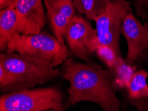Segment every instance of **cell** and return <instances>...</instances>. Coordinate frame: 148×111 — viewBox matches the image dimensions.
Instances as JSON below:
<instances>
[{
    "mask_svg": "<svg viewBox=\"0 0 148 111\" xmlns=\"http://www.w3.org/2000/svg\"><path fill=\"white\" fill-rule=\"evenodd\" d=\"M18 33V20L14 7L10 6L0 12V51L6 52L11 39Z\"/></svg>",
    "mask_w": 148,
    "mask_h": 111,
    "instance_id": "obj_11",
    "label": "cell"
},
{
    "mask_svg": "<svg viewBox=\"0 0 148 111\" xmlns=\"http://www.w3.org/2000/svg\"><path fill=\"white\" fill-rule=\"evenodd\" d=\"M65 43L72 53L85 62L100 45L97 31L92 26L89 19L81 14L72 18L66 28Z\"/></svg>",
    "mask_w": 148,
    "mask_h": 111,
    "instance_id": "obj_6",
    "label": "cell"
},
{
    "mask_svg": "<svg viewBox=\"0 0 148 111\" xmlns=\"http://www.w3.org/2000/svg\"><path fill=\"white\" fill-rule=\"evenodd\" d=\"M43 3L54 35L65 44L66 28L77 12L73 0H43Z\"/></svg>",
    "mask_w": 148,
    "mask_h": 111,
    "instance_id": "obj_9",
    "label": "cell"
},
{
    "mask_svg": "<svg viewBox=\"0 0 148 111\" xmlns=\"http://www.w3.org/2000/svg\"><path fill=\"white\" fill-rule=\"evenodd\" d=\"M132 5L127 0H110L102 15L95 20L100 45L111 47L121 56V29L127 13L133 11Z\"/></svg>",
    "mask_w": 148,
    "mask_h": 111,
    "instance_id": "obj_5",
    "label": "cell"
},
{
    "mask_svg": "<svg viewBox=\"0 0 148 111\" xmlns=\"http://www.w3.org/2000/svg\"><path fill=\"white\" fill-rule=\"evenodd\" d=\"M43 0H16L18 33L28 35L42 31L46 24Z\"/></svg>",
    "mask_w": 148,
    "mask_h": 111,
    "instance_id": "obj_8",
    "label": "cell"
},
{
    "mask_svg": "<svg viewBox=\"0 0 148 111\" xmlns=\"http://www.w3.org/2000/svg\"><path fill=\"white\" fill-rule=\"evenodd\" d=\"M121 35L127 42V63L135 66L148 60V22H141L130 11L123 22Z\"/></svg>",
    "mask_w": 148,
    "mask_h": 111,
    "instance_id": "obj_7",
    "label": "cell"
},
{
    "mask_svg": "<svg viewBox=\"0 0 148 111\" xmlns=\"http://www.w3.org/2000/svg\"><path fill=\"white\" fill-rule=\"evenodd\" d=\"M0 65L12 75L13 91L31 89L59 76V70L46 61L17 52H1Z\"/></svg>",
    "mask_w": 148,
    "mask_h": 111,
    "instance_id": "obj_2",
    "label": "cell"
},
{
    "mask_svg": "<svg viewBox=\"0 0 148 111\" xmlns=\"http://www.w3.org/2000/svg\"><path fill=\"white\" fill-rule=\"evenodd\" d=\"M62 75L70 84L68 94L71 105L88 101L104 111L120 110L118 89L108 69L90 61L79 63L68 58L62 64Z\"/></svg>",
    "mask_w": 148,
    "mask_h": 111,
    "instance_id": "obj_1",
    "label": "cell"
},
{
    "mask_svg": "<svg viewBox=\"0 0 148 111\" xmlns=\"http://www.w3.org/2000/svg\"><path fill=\"white\" fill-rule=\"evenodd\" d=\"M63 98L55 87L23 89L0 97V111H62Z\"/></svg>",
    "mask_w": 148,
    "mask_h": 111,
    "instance_id": "obj_4",
    "label": "cell"
},
{
    "mask_svg": "<svg viewBox=\"0 0 148 111\" xmlns=\"http://www.w3.org/2000/svg\"><path fill=\"white\" fill-rule=\"evenodd\" d=\"M16 0H0V8L1 10L5 9L8 7L13 6Z\"/></svg>",
    "mask_w": 148,
    "mask_h": 111,
    "instance_id": "obj_16",
    "label": "cell"
},
{
    "mask_svg": "<svg viewBox=\"0 0 148 111\" xmlns=\"http://www.w3.org/2000/svg\"><path fill=\"white\" fill-rule=\"evenodd\" d=\"M110 1V0H73L77 12L94 21L102 15Z\"/></svg>",
    "mask_w": 148,
    "mask_h": 111,
    "instance_id": "obj_12",
    "label": "cell"
},
{
    "mask_svg": "<svg viewBox=\"0 0 148 111\" xmlns=\"http://www.w3.org/2000/svg\"><path fill=\"white\" fill-rule=\"evenodd\" d=\"M95 53L109 70L112 69L119 57H122L111 47L102 45H100L96 48Z\"/></svg>",
    "mask_w": 148,
    "mask_h": 111,
    "instance_id": "obj_14",
    "label": "cell"
},
{
    "mask_svg": "<svg viewBox=\"0 0 148 111\" xmlns=\"http://www.w3.org/2000/svg\"><path fill=\"white\" fill-rule=\"evenodd\" d=\"M8 51L34 57L55 67L63 64L69 57L66 45L47 31L28 35L15 33L9 43Z\"/></svg>",
    "mask_w": 148,
    "mask_h": 111,
    "instance_id": "obj_3",
    "label": "cell"
},
{
    "mask_svg": "<svg viewBox=\"0 0 148 111\" xmlns=\"http://www.w3.org/2000/svg\"><path fill=\"white\" fill-rule=\"evenodd\" d=\"M118 89H127L130 81L137 69L134 65L130 64L122 57H119L116 65L111 70Z\"/></svg>",
    "mask_w": 148,
    "mask_h": 111,
    "instance_id": "obj_13",
    "label": "cell"
},
{
    "mask_svg": "<svg viewBox=\"0 0 148 111\" xmlns=\"http://www.w3.org/2000/svg\"><path fill=\"white\" fill-rule=\"evenodd\" d=\"M136 15L144 22H148V0H132Z\"/></svg>",
    "mask_w": 148,
    "mask_h": 111,
    "instance_id": "obj_15",
    "label": "cell"
},
{
    "mask_svg": "<svg viewBox=\"0 0 148 111\" xmlns=\"http://www.w3.org/2000/svg\"><path fill=\"white\" fill-rule=\"evenodd\" d=\"M148 72L137 70L127 87L129 103L139 111H148Z\"/></svg>",
    "mask_w": 148,
    "mask_h": 111,
    "instance_id": "obj_10",
    "label": "cell"
}]
</instances>
